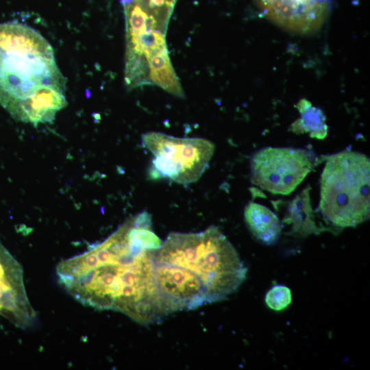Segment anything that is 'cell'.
<instances>
[{"instance_id":"obj_2","label":"cell","mask_w":370,"mask_h":370,"mask_svg":"<svg viewBox=\"0 0 370 370\" xmlns=\"http://www.w3.org/2000/svg\"><path fill=\"white\" fill-rule=\"evenodd\" d=\"M65 79L51 45L36 30L0 23V106L35 126L51 122L64 108Z\"/></svg>"},{"instance_id":"obj_12","label":"cell","mask_w":370,"mask_h":370,"mask_svg":"<svg viewBox=\"0 0 370 370\" xmlns=\"http://www.w3.org/2000/svg\"><path fill=\"white\" fill-rule=\"evenodd\" d=\"M264 300L270 309L282 311L292 301L291 291L286 286L275 285L267 293Z\"/></svg>"},{"instance_id":"obj_3","label":"cell","mask_w":370,"mask_h":370,"mask_svg":"<svg viewBox=\"0 0 370 370\" xmlns=\"http://www.w3.org/2000/svg\"><path fill=\"white\" fill-rule=\"evenodd\" d=\"M153 259L180 269L201 284L209 304L226 299L247 277L237 251L215 225L197 233H170Z\"/></svg>"},{"instance_id":"obj_8","label":"cell","mask_w":370,"mask_h":370,"mask_svg":"<svg viewBox=\"0 0 370 370\" xmlns=\"http://www.w3.org/2000/svg\"><path fill=\"white\" fill-rule=\"evenodd\" d=\"M244 217L248 228L259 241L267 245L278 242L282 225L278 216L269 208L251 201L245 208Z\"/></svg>"},{"instance_id":"obj_10","label":"cell","mask_w":370,"mask_h":370,"mask_svg":"<svg viewBox=\"0 0 370 370\" xmlns=\"http://www.w3.org/2000/svg\"><path fill=\"white\" fill-rule=\"evenodd\" d=\"M310 186L304 188L288 204L287 214L283 221L291 225L292 232L299 236L318 234L321 229L314 222Z\"/></svg>"},{"instance_id":"obj_1","label":"cell","mask_w":370,"mask_h":370,"mask_svg":"<svg viewBox=\"0 0 370 370\" xmlns=\"http://www.w3.org/2000/svg\"><path fill=\"white\" fill-rule=\"evenodd\" d=\"M146 211L126 220L101 243L57 266L58 283L76 301L122 312L140 324L170 314L157 289L154 253L162 241Z\"/></svg>"},{"instance_id":"obj_7","label":"cell","mask_w":370,"mask_h":370,"mask_svg":"<svg viewBox=\"0 0 370 370\" xmlns=\"http://www.w3.org/2000/svg\"><path fill=\"white\" fill-rule=\"evenodd\" d=\"M0 314L23 329L30 327L36 318L26 293L23 268L1 242Z\"/></svg>"},{"instance_id":"obj_11","label":"cell","mask_w":370,"mask_h":370,"mask_svg":"<svg viewBox=\"0 0 370 370\" xmlns=\"http://www.w3.org/2000/svg\"><path fill=\"white\" fill-rule=\"evenodd\" d=\"M295 107L301 116L291 125V131L297 134L308 133L311 138L320 140L325 138L328 126L323 112L306 99H300Z\"/></svg>"},{"instance_id":"obj_9","label":"cell","mask_w":370,"mask_h":370,"mask_svg":"<svg viewBox=\"0 0 370 370\" xmlns=\"http://www.w3.org/2000/svg\"><path fill=\"white\" fill-rule=\"evenodd\" d=\"M150 84L157 85L169 93L183 98L184 91L171 64L167 47L152 52L146 58Z\"/></svg>"},{"instance_id":"obj_4","label":"cell","mask_w":370,"mask_h":370,"mask_svg":"<svg viewBox=\"0 0 370 370\" xmlns=\"http://www.w3.org/2000/svg\"><path fill=\"white\" fill-rule=\"evenodd\" d=\"M370 161L344 151L328 158L320 180L319 210L337 227H356L369 218Z\"/></svg>"},{"instance_id":"obj_5","label":"cell","mask_w":370,"mask_h":370,"mask_svg":"<svg viewBox=\"0 0 370 370\" xmlns=\"http://www.w3.org/2000/svg\"><path fill=\"white\" fill-rule=\"evenodd\" d=\"M142 143L153 155L148 176L187 185L197 181L208 167L214 144L201 138H178L151 132Z\"/></svg>"},{"instance_id":"obj_6","label":"cell","mask_w":370,"mask_h":370,"mask_svg":"<svg viewBox=\"0 0 370 370\" xmlns=\"http://www.w3.org/2000/svg\"><path fill=\"white\" fill-rule=\"evenodd\" d=\"M316 163L314 153L307 149L266 147L251 158V182L273 194L288 195Z\"/></svg>"}]
</instances>
